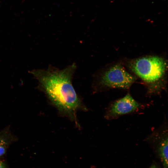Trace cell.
Here are the masks:
<instances>
[{"label":"cell","instance_id":"obj_2","mask_svg":"<svg viewBox=\"0 0 168 168\" xmlns=\"http://www.w3.org/2000/svg\"><path fill=\"white\" fill-rule=\"evenodd\" d=\"M131 70L145 82L150 94L157 93L163 87L162 81L167 68L165 60L157 56H149L130 61Z\"/></svg>","mask_w":168,"mask_h":168},{"label":"cell","instance_id":"obj_1","mask_svg":"<svg viewBox=\"0 0 168 168\" xmlns=\"http://www.w3.org/2000/svg\"><path fill=\"white\" fill-rule=\"evenodd\" d=\"M76 68L75 64L73 63L62 70L50 67L47 70L30 72L58 109L70 116L74 115L80 105L72 82Z\"/></svg>","mask_w":168,"mask_h":168},{"label":"cell","instance_id":"obj_5","mask_svg":"<svg viewBox=\"0 0 168 168\" xmlns=\"http://www.w3.org/2000/svg\"><path fill=\"white\" fill-rule=\"evenodd\" d=\"M15 139L8 128L0 132V156L5 154L9 145Z\"/></svg>","mask_w":168,"mask_h":168},{"label":"cell","instance_id":"obj_3","mask_svg":"<svg viewBox=\"0 0 168 168\" xmlns=\"http://www.w3.org/2000/svg\"><path fill=\"white\" fill-rule=\"evenodd\" d=\"M136 79V77L127 72L121 64H117L103 73L100 83L104 87L128 89Z\"/></svg>","mask_w":168,"mask_h":168},{"label":"cell","instance_id":"obj_8","mask_svg":"<svg viewBox=\"0 0 168 168\" xmlns=\"http://www.w3.org/2000/svg\"><path fill=\"white\" fill-rule=\"evenodd\" d=\"M149 168H158V167L156 165L152 164L151 166Z\"/></svg>","mask_w":168,"mask_h":168},{"label":"cell","instance_id":"obj_4","mask_svg":"<svg viewBox=\"0 0 168 168\" xmlns=\"http://www.w3.org/2000/svg\"><path fill=\"white\" fill-rule=\"evenodd\" d=\"M141 107L140 104L128 93L111 104L106 113L105 117L109 119H116L122 115L136 111Z\"/></svg>","mask_w":168,"mask_h":168},{"label":"cell","instance_id":"obj_6","mask_svg":"<svg viewBox=\"0 0 168 168\" xmlns=\"http://www.w3.org/2000/svg\"><path fill=\"white\" fill-rule=\"evenodd\" d=\"M168 139L159 141L157 144V152L160 158L163 168H168Z\"/></svg>","mask_w":168,"mask_h":168},{"label":"cell","instance_id":"obj_7","mask_svg":"<svg viewBox=\"0 0 168 168\" xmlns=\"http://www.w3.org/2000/svg\"><path fill=\"white\" fill-rule=\"evenodd\" d=\"M0 168H6L4 164L0 161Z\"/></svg>","mask_w":168,"mask_h":168}]
</instances>
